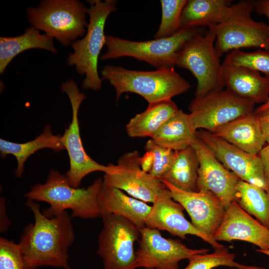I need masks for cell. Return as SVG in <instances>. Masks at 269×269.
Returning a JSON list of instances; mask_svg holds the SVG:
<instances>
[{
  "mask_svg": "<svg viewBox=\"0 0 269 269\" xmlns=\"http://www.w3.org/2000/svg\"><path fill=\"white\" fill-rule=\"evenodd\" d=\"M101 216L113 214L124 217L137 228L145 227V220L151 206L145 202L129 196L122 190L103 184L97 197Z\"/></svg>",
  "mask_w": 269,
  "mask_h": 269,
  "instance_id": "20",
  "label": "cell"
},
{
  "mask_svg": "<svg viewBox=\"0 0 269 269\" xmlns=\"http://www.w3.org/2000/svg\"><path fill=\"white\" fill-rule=\"evenodd\" d=\"M0 269H24L19 244L2 237L0 238Z\"/></svg>",
  "mask_w": 269,
  "mask_h": 269,
  "instance_id": "33",
  "label": "cell"
},
{
  "mask_svg": "<svg viewBox=\"0 0 269 269\" xmlns=\"http://www.w3.org/2000/svg\"><path fill=\"white\" fill-rule=\"evenodd\" d=\"M231 269H238L235 268H231Z\"/></svg>",
  "mask_w": 269,
  "mask_h": 269,
  "instance_id": "41",
  "label": "cell"
},
{
  "mask_svg": "<svg viewBox=\"0 0 269 269\" xmlns=\"http://www.w3.org/2000/svg\"><path fill=\"white\" fill-rule=\"evenodd\" d=\"M235 201L246 212L269 229V193L255 185L240 180Z\"/></svg>",
  "mask_w": 269,
  "mask_h": 269,
  "instance_id": "28",
  "label": "cell"
},
{
  "mask_svg": "<svg viewBox=\"0 0 269 269\" xmlns=\"http://www.w3.org/2000/svg\"><path fill=\"white\" fill-rule=\"evenodd\" d=\"M146 151L153 153L154 163L149 173L153 177L161 180L171 166L175 156V151L155 143L151 139L144 146Z\"/></svg>",
  "mask_w": 269,
  "mask_h": 269,
  "instance_id": "32",
  "label": "cell"
},
{
  "mask_svg": "<svg viewBox=\"0 0 269 269\" xmlns=\"http://www.w3.org/2000/svg\"><path fill=\"white\" fill-rule=\"evenodd\" d=\"M199 165L197 154L191 145L175 151L172 164L161 180H164L180 190L197 191Z\"/></svg>",
  "mask_w": 269,
  "mask_h": 269,
  "instance_id": "27",
  "label": "cell"
},
{
  "mask_svg": "<svg viewBox=\"0 0 269 269\" xmlns=\"http://www.w3.org/2000/svg\"><path fill=\"white\" fill-rule=\"evenodd\" d=\"M223 63L244 67L260 71L269 78V51L259 49L248 52L240 49L232 50L226 56Z\"/></svg>",
  "mask_w": 269,
  "mask_h": 269,
  "instance_id": "30",
  "label": "cell"
},
{
  "mask_svg": "<svg viewBox=\"0 0 269 269\" xmlns=\"http://www.w3.org/2000/svg\"><path fill=\"white\" fill-rule=\"evenodd\" d=\"M160 1L161 19L154 39L170 36L179 29L180 16L187 0H161Z\"/></svg>",
  "mask_w": 269,
  "mask_h": 269,
  "instance_id": "31",
  "label": "cell"
},
{
  "mask_svg": "<svg viewBox=\"0 0 269 269\" xmlns=\"http://www.w3.org/2000/svg\"><path fill=\"white\" fill-rule=\"evenodd\" d=\"M231 7L230 14L223 22L208 27L215 34V47L218 56L241 48L269 51V25L252 18L254 1L242 0Z\"/></svg>",
  "mask_w": 269,
  "mask_h": 269,
  "instance_id": "7",
  "label": "cell"
},
{
  "mask_svg": "<svg viewBox=\"0 0 269 269\" xmlns=\"http://www.w3.org/2000/svg\"><path fill=\"white\" fill-rule=\"evenodd\" d=\"M254 113L260 123L266 142L269 144V107L259 113Z\"/></svg>",
  "mask_w": 269,
  "mask_h": 269,
  "instance_id": "34",
  "label": "cell"
},
{
  "mask_svg": "<svg viewBox=\"0 0 269 269\" xmlns=\"http://www.w3.org/2000/svg\"><path fill=\"white\" fill-rule=\"evenodd\" d=\"M256 251L269 256V249L266 250H261L259 249H256ZM268 265L269 266V263Z\"/></svg>",
  "mask_w": 269,
  "mask_h": 269,
  "instance_id": "40",
  "label": "cell"
},
{
  "mask_svg": "<svg viewBox=\"0 0 269 269\" xmlns=\"http://www.w3.org/2000/svg\"><path fill=\"white\" fill-rule=\"evenodd\" d=\"M179 110L171 99L148 104L144 111L129 121L126 127L127 133L132 137L152 138Z\"/></svg>",
  "mask_w": 269,
  "mask_h": 269,
  "instance_id": "23",
  "label": "cell"
},
{
  "mask_svg": "<svg viewBox=\"0 0 269 269\" xmlns=\"http://www.w3.org/2000/svg\"><path fill=\"white\" fill-rule=\"evenodd\" d=\"M46 148L57 152L65 149L61 135L53 134L50 125L46 126L42 133L34 139L24 143H16L0 139L1 157L3 158L8 154H12L16 159L17 167L14 175L17 177H21L24 169V165L27 158L36 151Z\"/></svg>",
  "mask_w": 269,
  "mask_h": 269,
  "instance_id": "24",
  "label": "cell"
},
{
  "mask_svg": "<svg viewBox=\"0 0 269 269\" xmlns=\"http://www.w3.org/2000/svg\"><path fill=\"white\" fill-rule=\"evenodd\" d=\"M215 40L212 29L204 34L199 32L186 42L177 56L175 66L189 70L197 80L196 98L225 87Z\"/></svg>",
  "mask_w": 269,
  "mask_h": 269,
  "instance_id": "8",
  "label": "cell"
},
{
  "mask_svg": "<svg viewBox=\"0 0 269 269\" xmlns=\"http://www.w3.org/2000/svg\"><path fill=\"white\" fill-rule=\"evenodd\" d=\"M141 156L134 150L123 154L115 164L114 170L105 173L103 184L119 189L145 203H153L167 187L160 179L143 171Z\"/></svg>",
  "mask_w": 269,
  "mask_h": 269,
  "instance_id": "12",
  "label": "cell"
},
{
  "mask_svg": "<svg viewBox=\"0 0 269 269\" xmlns=\"http://www.w3.org/2000/svg\"><path fill=\"white\" fill-rule=\"evenodd\" d=\"M255 104L226 89H222L195 97L189 106V115L196 131L212 133L233 121L252 114Z\"/></svg>",
  "mask_w": 269,
  "mask_h": 269,
  "instance_id": "10",
  "label": "cell"
},
{
  "mask_svg": "<svg viewBox=\"0 0 269 269\" xmlns=\"http://www.w3.org/2000/svg\"><path fill=\"white\" fill-rule=\"evenodd\" d=\"M259 155L264 167L267 192L269 193V144L263 148Z\"/></svg>",
  "mask_w": 269,
  "mask_h": 269,
  "instance_id": "35",
  "label": "cell"
},
{
  "mask_svg": "<svg viewBox=\"0 0 269 269\" xmlns=\"http://www.w3.org/2000/svg\"><path fill=\"white\" fill-rule=\"evenodd\" d=\"M103 228L98 235V256L103 269H136L134 244L140 229L128 219L113 214L101 216Z\"/></svg>",
  "mask_w": 269,
  "mask_h": 269,
  "instance_id": "9",
  "label": "cell"
},
{
  "mask_svg": "<svg viewBox=\"0 0 269 269\" xmlns=\"http://www.w3.org/2000/svg\"><path fill=\"white\" fill-rule=\"evenodd\" d=\"M230 0H188L179 21V29L208 27L223 22L232 9Z\"/></svg>",
  "mask_w": 269,
  "mask_h": 269,
  "instance_id": "22",
  "label": "cell"
},
{
  "mask_svg": "<svg viewBox=\"0 0 269 269\" xmlns=\"http://www.w3.org/2000/svg\"><path fill=\"white\" fill-rule=\"evenodd\" d=\"M196 135L217 159L240 180L258 186L267 192L264 167L259 155L241 150L204 130H197Z\"/></svg>",
  "mask_w": 269,
  "mask_h": 269,
  "instance_id": "14",
  "label": "cell"
},
{
  "mask_svg": "<svg viewBox=\"0 0 269 269\" xmlns=\"http://www.w3.org/2000/svg\"><path fill=\"white\" fill-rule=\"evenodd\" d=\"M269 107V99L265 103L261 105V106L256 108L254 111V112L259 113Z\"/></svg>",
  "mask_w": 269,
  "mask_h": 269,
  "instance_id": "39",
  "label": "cell"
},
{
  "mask_svg": "<svg viewBox=\"0 0 269 269\" xmlns=\"http://www.w3.org/2000/svg\"><path fill=\"white\" fill-rule=\"evenodd\" d=\"M161 181L170 191L172 198L187 211L192 224L214 239V235L222 221L226 209L221 200L208 191H185L175 187L164 180Z\"/></svg>",
  "mask_w": 269,
  "mask_h": 269,
  "instance_id": "17",
  "label": "cell"
},
{
  "mask_svg": "<svg viewBox=\"0 0 269 269\" xmlns=\"http://www.w3.org/2000/svg\"><path fill=\"white\" fill-rule=\"evenodd\" d=\"M183 207L172 197L167 188L153 203L146 220L145 227L166 231L174 236L185 240L189 235L197 236L214 249L224 246L209 237L188 221L183 213Z\"/></svg>",
  "mask_w": 269,
  "mask_h": 269,
  "instance_id": "16",
  "label": "cell"
},
{
  "mask_svg": "<svg viewBox=\"0 0 269 269\" xmlns=\"http://www.w3.org/2000/svg\"><path fill=\"white\" fill-rule=\"evenodd\" d=\"M211 133L241 150L255 155L259 154L266 142L254 112L233 121Z\"/></svg>",
  "mask_w": 269,
  "mask_h": 269,
  "instance_id": "21",
  "label": "cell"
},
{
  "mask_svg": "<svg viewBox=\"0 0 269 269\" xmlns=\"http://www.w3.org/2000/svg\"><path fill=\"white\" fill-rule=\"evenodd\" d=\"M101 74L102 79L109 81L114 87L117 101L123 93L131 92L141 96L151 104L170 100L191 87L173 67L144 71L107 65Z\"/></svg>",
  "mask_w": 269,
  "mask_h": 269,
  "instance_id": "3",
  "label": "cell"
},
{
  "mask_svg": "<svg viewBox=\"0 0 269 269\" xmlns=\"http://www.w3.org/2000/svg\"><path fill=\"white\" fill-rule=\"evenodd\" d=\"M32 48L43 49L57 52L53 38L40 33L33 26L27 28L21 35L0 37V73L2 74L11 60L21 52Z\"/></svg>",
  "mask_w": 269,
  "mask_h": 269,
  "instance_id": "25",
  "label": "cell"
},
{
  "mask_svg": "<svg viewBox=\"0 0 269 269\" xmlns=\"http://www.w3.org/2000/svg\"><path fill=\"white\" fill-rule=\"evenodd\" d=\"M191 146L199 161L197 191H208L218 197L226 208L236 200V186L240 180L227 169L196 135Z\"/></svg>",
  "mask_w": 269,
  "mask_h": 269,
  "instance_id": "15",
  "label": "cell"
},
{
  "mask_svg": "<svg viewBox=\"0 0 269 269\" xmlns=\"http://www.w3.org/2000/svg\"><path fill=\"white\" fill-rule=\"evenodd\" d=\"M88 8L77 0H46L26 10L28 22L68 46L86 33Z\"/></svg>",
  "mask_w": 269,
  "mask_h": 269,
  "instance_id": "5",
  "label": "cell"
},
{
  "mask_svg": "<svg viewBox=\"0 0 269 269\" xmlns=\"http://www.w3.org/2000/svg\"><path fill=\"white\" fill-rule=\"evenodd\" d=\"M222 78L226 89L255 104L269 99V78L259 72L242 66L222 64Z\"/></svg>",
  "mask_w": 269,
  "mask_h": 269,
  "instance_id": "19",
  "label": "cell"
},
{
  "mask_svg": "<svg viewBox=\"0 0 269 269\" xmlns=\"http://www.w3.org/2000/svg\"><path fill=\"white\" fill-rule=\"evenodd\" d=\"M214 239L217 242L243 241L257 246L261 250L269 249V229L244 210L236 201L226 208Z\"/></svg>",
  "mask_w": 269,
  "mask_h": 269,
  "instance_id": "18",
  "label": "cell"
},
{
  "mask_svg": "<svg viewBox=\"0 0 269 269\" xmlns=\"http://www.w3.org/2000/svg\"><path fill=\"white\" fill-rule=\"evenodd\" d=\"M103 182V179L99 178L86 188L74 187L69 184L65 174L51 169L46 182L34 185L25 196L27 199L49 204V207L42 211L47 217L70 209L72 218L95 219L101 217L97 197Z\"/></svg>",
  "mask_w": 269,
  "mask_h": 269,
  "instance_id": "2",
  "label": "cell"
},
{
  "mask_svg": "<svg viewBox=\"0 0 269 269\" xmlns=\"http://www.w3.org/2000/svg\"><path fill=\"white\" fill-rule=\"evenodd\" d=\"M61 90L70 100L72 112L71 123L61 136V140L68 152L70 162L69 169L65 175L72 186L79 187L83 179L89 174L95 171H102L105 173L111 172L115 164L109 163L106 166L101 164L86 153L80 136L78 119L79 109L86 96L80 92L77 84L72 80L63 83Z\"/></svg>",
  "mask_w": 269,
  "mask_h": 269,
  "instance_id": "11",
  "label": "cell"
},
{
  "mask_svg": "<svg viewBox=\"0 0 269 269\" xmlns=\"http://www.w3.org/2000/svg\"><path fill=\"white\" fill-rule=\"evenodd\" d=\"M140 234L135 253L137 268L178 269L181 261L209 251L189 248L179 240L163 237L156 229L145 227L140 229Z\"/></svg>",
  "mask_w": 269,
  "mask_h": 269,
  "instance_id": "13",
  "label": "cell"
},
{
  "mask_svg": "<svg viewBox=\"0 0 269 269\" xmlns=\"http://www.w3.org/2000/svg\"><path fill=\"white\" fill-rule=\"evenodd\" d=\"M34 222L26 226L18 243L24 269L47 266L71 269L68 250L74 243L75 232L71 216L65 211L52 217L45 216L35 201L27 199Z\"/></svg>",
  "mask_w": 269,
  "mask_h": 269,
  "instance_id": "1",
  "label": "cell"
},
{
  "mask_svg": "<svg viewBox=\"0 0 269 269\" xmlns=\"http://www.w3.org/2000/svg\"><path fill=\"white\" fill-rule=\"evenodd\" d=\"M235 255L225 247L214 249L210 254H197L190 258L188 265L184 269H213L225 266L238 269H266L261 267L247 266L235 261Z\"/></svg>",
  "mask_w": 269,
  "mask_h": 269,
  "instance_id": "29",
  "label": "cell"
},
{
  "mask_svg": "<svg viewBox=\"0 0 269 269\" xmlns=\"http://www.w3.org/2000/svg\"><path fill=\"white\" fill-rule=\"evenodd\" d=\"M196 131L189 114L179 110L158 130L151 139L160 146L178 151L191 145Z\"/></svg>",
  "mask_w": 269,
  "mask_h": 269,
  "instance_id": "26",
  "label": "cell"
},
{
  "mask_svg": "<svg viewBox=\"0 0 269 269\" xmlns=\"http://www.w3.org/2000/svg\"><path fill=\"white\" fill-rule=\"evenodd\" d=\"M254 5L256 12L259 14L266 15L269 20V0H255Z\"/></svg>",
  "mask_w": 269,
  "mask_h": 269,
  "instance_id": "38",
  "label": "cell"
},
{
  "mask_svg": "<svg viewBox=\"0 0 269 269\" xmlns=\"http://www.w3.org/2000/svg\"><path fill=\"white\" fill-rule=\"evenodd\" d=\"M154 163L153 153L150 151H146L145 154L141 157V167L142 170L149 173L152 168Z\"/></svg>",
  "mask_w": 269,
  "mask_h": 269,
  "instance_id": "37",
  "label": "cell"
},
{
  "mask_svg": "<svg viewBox=\"0 0 269 269\" xmlns=\"http://www.w3.org/2000/svg\"><path fill=\"white\" fill-rule=\"evenodd\" d=\"M200 30L201 28H181L170 36L143 41L106 35L107 49L100 59L105 60L131 57L146 62L157 70L172 68L179 51Z\"/></svg>",
  "mask_w": 269,
  "mask_h": 269,
  "instance_id": "6",
  "label": "cell"
},
{
  "mask_svg": "<svg viewBox=\"0 0 269 269\" xmlns=\"http://www.w3.org/2000/svg\"><path fill=\"white\" fill-rule=\"evenodd\" d=\"M89 21L85 36L71 43L73 52L67 58L68 64L75 66L77 72L85 75L82 82L84 89L97 91L102 85V78L98 71V59L105 45L104 28L109 15L117 9L114 0H91L87 1Z\"/></svg>",
  "mask_w": 269,
  "mask_h": 269,
  "instance_id": "4",
  "label": "cell"
},
{
  "mask_svg": "<svg viewBox=\"0 0 269 269\" xmlns=\"http://www.w3.org/2000/svg\"><path fill=\"white\" fill-rule=\"evenodd\" d=\"M0 231L1 232H5L7 230L10 225V223L6 216L5 199L2 197L0 198Z\"/></svg>",
  "mask_w": 269,
  "mask_h": 269,
  "instance_id": "36",
  "label": "cell"
}]
</instances>
